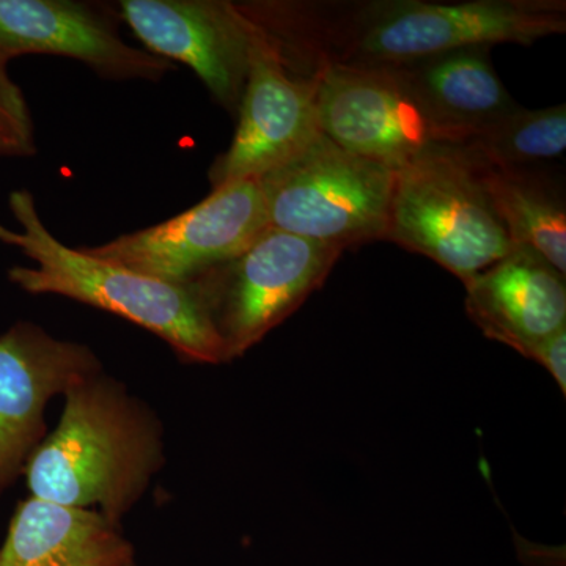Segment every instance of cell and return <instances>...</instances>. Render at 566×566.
Listing matches in <instances>:
<instances>
[{
	"instance_id": "obj_1",
	"label": "cell",
	"mask_w": 566,
	"mask_h": 566,
	"mask_svg": "<svg viewBox=\"0 0 566 566\" xmlns=\"http://www.w3.org/2000/svg\"><path fill=\"white\" fill-rule=\"evenodd\" d=\"M57 428L24 469L32 497L120 524L166 464L158 415L106 371L70 386Z\"/></svg>"
},
{
	"instance_id": "obj_2",
	"label": "cell",
	"mask_w": 566,
	"mask_h": 566,
	"mask_svg": "<svg viewBox=\"0 0 566 566\" xmlns=\"http://www.w3.org/2000/svg\"><path fill=\"white\" fill-rule=\"evenodd\" d=\"M9 207L21 229L0 223V243L20 249L33 262L10 268L14 286L120 316L166 342L181 363H226L221 342L188 285L159 281L63 244L41 221L25 189L10 193Z\"/></svg>"
},
{
	"instance_id": "obj_3",
	"label": "cell",
	"mask_w": 566,
	"mask_h": 566,
	"mask_svg": "<svg viewBox=\"0 0 566 566\" xmlns=\"http://www.w3.org/2000/svg\"><path fill=\"white\" fill-rule=\"evenodd\" d=\"M565 2L476 0L438 3L420 0L370 2L338 29L326 62L400 66L465 48L499 43L531 46L566 31Z\"/></svg>"
},
{
	"instance_id": "obj_4",
	"label": "cell",
	"mask_w": 566,
	"mask_h": 566,
	"mask_svg": "<svg viewBox=\"0 0 566 566\" xmlns=\"http://www.w3.org/2000/svg\"><path fill=\"white\" fill-rule=\"evenodd\" d=\"M382 240L422 253L463 283L513 249L474 164L442 144L395 170Z\"/></svg>"
},
{
	"instance_id": "obj_5",
	"label": "cell",
	"mask_w": 566,
	"mask_h": 566,
	"mask_svg": "<svg viewBox=\"0 0 566 566\" xmlns=\"http://www.w3.org/2000/svg\"><path fill=\"white\" fill-rule=\"evenodd\" d=\"M344 249L268 227L243 252L186 283L221 342L244 356L326 281Z\"/></svg>"
},
{
	"instance_id": "obj_6",
	"label": "cell",
	"mask_w": 566,
	"mask_h": 566,
	"mask_svg": "<svg viewBox=\"0 0 566 566\" xmlns=\"http://www.w3.org/2000/svg\"><path fill=\"white\" fill-rule=\"evenodd\" d=\"M394 177L322 133L259 182L270 227L345 251L385 237Z\"/></svg>"
},
{
	"instance_id": "obj_7",
	"label": "cell",
	"mask_w": 566,
	"mask_h": 566,
	"mask_svg": "<svg viewBox=\"0 0 566 566\" xmlns=\"http://www.w3.org/2000/svg\"><path fill=\"white\" fill-rule=\"evenodd\" d=\"M311 76L319 129L344 150L395 172L442 144L400 66L322 62Z\"/></svg>"
},
{
	"instance_id": "obj_8",
	"label": "cell",
	"mask_w": 566,
	"mask_h": 566,
	"mask_svg": "<svg viewBox=\"0 0 566 566\" xmlns=\"http://www.w3.org/2000/svg\"><path fill=\"white\" fill-rule=\"evenodd\" d=\"M270 227L259 180L212 189L192 208L161 223L82 251L159 281L186 285L233 259Z\"/></svg>"
},
{
	"instance_id": "obj_9",
	"label": "cell",
	"mask_w": 566,
	"mask_h": 566,
	"mask_svg": "<svg viewBox=\"0 0 566 566\" xmlns=\"http://www.w3.org/2000/svg\"><path fill=\"white\" fill-rule=\"evenodd\" d=\"M256 28L237 133L229 150L211 166L212 189L259 180L322 134L314 77L290 70L274 40Z\"/></svg>"
},
{
	"instance_id": "obj_10",
	"label": "cell",
	"mask_w": 566,
	"mask_h": 566,
	"mask_svg": "<svg viewBox=\"0 0 566 566\" xmlns=\"http://www.w3.org/2000/svg\"><path fill=\"white\" fill-rule=\"evenodd\" d=\"M118 13L148 52L189 66L223 109L237 115L256 22L226 0H123Z\"/></svg>"
},
{
	"instance_id": "obj_11",
	"label": "cell",
	"mask_w": 566,
	"mask_h": 566,
	"mask_svg": "<svg viewBox=\"0 0 566 566\" xmlns=\"http://www.w3.org/2000/svg\"><path fill=\"white\" fill-rule=\"evenodd\" d=\"M102 370L91 346L54 337L40 324L18 322L0 335V497L46 438L52 398Z\"/></svg>"
},
{
	"instance_id": "obj_12",
	"label": "cell",
	"mask_w": 566,
	"mask_h": 566,
	"mask_svg": "<svg viewBox=\"0 0 566 566\" xmlns=\"http://www.w3.org/2000/svg\"><path fill=\"white\" fill-rule=\"evenodd\" d=\"M44 54L74 59L111 81H161L175 63L126 43L117 14L73 0H0V61Z\"/></svg>"
},
{
	"instance_id": "obj_13",
	"label": "cell",
	"mask_w": 566,
	"mask_h": 566,
	"mask_svg": "<svg viewBox=\"0 0 566 566\" xmlns=\"http://www.w3.org/2000/svg\"><path fill=\"white\" fill-rule=\"evenodd\" d=\"M465 285L469 318L524 357L566 327L565 275L532 249L513 245Z\"/></svg>"
},
{
	"instance_id": "obj_14",
	"label": "cell",
	"mask_w": 566,
	"mask_h": 566,
	"mask_svg": "<svg viewBox=\"0 0 566 566\" xmlns=\"http://www.w3.org/2000/svg\"><path fill=\"white\" fill-rule=\"evenodd\" d=\"M132 543L120 524L96 510L28 497L11 517L0 566H129Z\"/></svg>"
},
{
	"instance_id": "obj_15",
	"label": "cell",
	"mask_w": 566,
	"mask_h": 566,
	"mask_svg": "<svg viewBox=\"0 0 566 566\" xmlns=\"http://www.w3.org/2000/svg\"><path fill=\"white\" fill-rule=\"evenodd\" d=\"M438 129L460 145L517 107L499 80L490 48H465L400 65Z\"/></svg>"
},
{
	"instance_id": "obj_16",
	"label": "cell",
	"mask_w": 566,
	"mask_h": 566,
	"mask_svg": "<svg viewBox=\"0 0 566 566\" xmlns=\"http://www.w3.org/2000/svg\"><path fill=\"white\" fill-rule=\"evenodd\" d=\"M474 167L513 245L532 249L565 275L566 205L560 182L528 167Z\"/></svg>"
},
{
	"instance_id": "obj_17",
	"label": "cell",
	"mask_w": 566,
	"mask_h": 566,
	"mask_svg": "<svg viewBox=\"0 0 566 566\" xmlns=\"http://www.w3.org/2000/svg\"><path fill=\"white\" fill-rule=\"evenodd\" d=\"M475 166L520 169L558 158L566 148V107L528 111L515 107L460 145H452Z\"/></svg>"
},
{
	"instance_id": "obj_18",
	"label": "cell",
	"mask_w": 566,
	"mask_h": 566,
	"mask_svg": "<svg viewBox=\"0 0 566 566\" xmlns=\"http://www.w3.org/2000/svg\"><path fill=\"white\" fill-rule=\"evenodd\" d=\"M0 61V159L31 158L36 153L31 107Z\"/></svg>"
},
{
	"instance_id": "obj_19",
	"label": "cell",
	"mask_w": 566,
	"mask_h": 566,
	"mask_svg": "<svg viewBox=\"0 0 566 566\" xmlns=\"http://www.w3.org/2000/svg\"><path fill=\"white\" fill-rule=\"evenodd\" d=\"M528 359L543 365L566 394V327L536 346Z\"/></svg>"
},
{
	"instance_id": "obj_20",
	"label": "cell",
	"mask_w": 566,
	"mask_h": 566,
	"mask_svg": "<svg viewBox=\"0 0 566 566\" xmlns=\"http://www.w3.org/2000/svg\"><path fill=\"white\" fill-rule=\"evenodd\" d=\"M129 566H136V565H129Z\"/></svg>"
}]
</instances>
